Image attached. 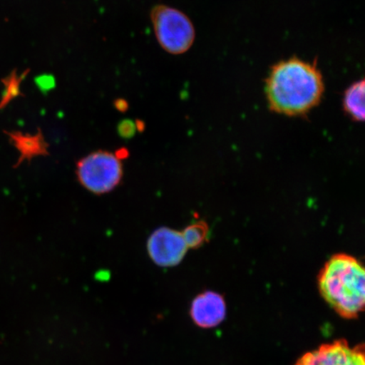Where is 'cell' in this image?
Wrapping results in <instances>:
<instances>
[{"instance_id": "obj_1", "label": "cell", "mask_w": 365, "mask_h": 365, "mask_svg": "<svg viewBox=\"0 0 365 365\" xmlns=\"http://www.w3.org/2000/svg\"><path fill=\"white\" fill-rule=\"evenodd\" d=\"M325 85L316 63L299 58L274 65L264 91L271 111L289 117H304L322 102Z\"/></svg>"}, {"instance_id": "obj_2", "label": "cell", "mask_w": 365, "mask_h": 365, "mask_svg": "<svg viewBox=\"0 0 365 365\" xmlns=\"http://www.w3.org/2000/svg\"><path fill=\"white\" fill-rule=\"evenodd\" d=\"M319 294L341 317L357 318L365 304V270L353 255L337 253L318 275Z\"/></svg>"}, {"instance_id": "obj_3", "label": "cell", "mask_w": 365, "mask_h": 365, "mask_svg": "<svg viewBox=\"0 0 365 365\" xmlns=\"http://www.w3.org/2000/svg\"><path fill=\"white\" fill-rule=\"evenodd\" d=\"M154 34L161 48L173 56L188 52L195 39L192 21L184 12L164 4L150 11Z\"/></svg>"}, {"instance_id": "obj_4", "label": "cell", "mask_w": 365, "mask_h": 365, "mask_svg": "<svg viewBox=\"0 0 365 365\" xmlns=\"http://www.w3.org/2000/svg\"><path fill=\"white\" fill-rule=\"evenodd\" d=\"M76 175L82 186L91 192L96 195L110 192L122 180L121 160L115 153L97 150L77 163Z\"/></svg>"}, {"instance_id": "obj_5", "label": "cell", "mask_w": 365, "mask_h": 365, "mask_svg": "<svg viewBox=\"0 0 365 365\" xmlns=\"http://www.w3.org/2000/svg\"><path fill=\"white\" fill-rule=\"evenodd\" d=\"M187 245L182 232L170 227H160L155 230L148 242L149 257L162 267H172L179 264L187 253Z\"/></svg>"}, {"instance_id": "obj_6", "label": "cell", "mask_w": 365, "mask_h": 365, "mask_svg": "<svg viewBox=\"0 0 365 365\" xmlns=\"http://www.w3.org/2000/svg\"><path fill=\"white\" fill-rule=\"evenodd\" d=\"M295 365H365L364 346L350 348L344 339L304 354Z\"/></svg>"}, {"instance_id": "obj_7", "label": "cell", "mask_w": 365, "mask_h": 365, "mask_svg": "<svg viewBox=\"0 0 365 365\" xmlns=\"http://www.w3.org/2000/svg\"><path fill=\"white\" fill-rule=\"evenodd\" d=\"M226 303L215 292L207 291L195 297L190 307V317L196 325L211 328L220 324L226 317Z\"/></svg>"}, {"instance_id": "obj_8", "label": "cell", "mask_w": 365, "mask_h": 365, "mask_svg": "<svg viewBox=\"0 0 365 365\" xmlns=\"http://www.w3.org/2000/svg\"><path fill=\"white\" fill-rule=\"evenodd\" d=\"M11 143L19 153V158L15 168L24 161L31 162L35 158L46 157L49 155V145L44 138L42 130L36 134H26L20 131L6 132Z\"/></svg>"}, {"instance_id": "obj_9", "label": "cell", "mask_w": 365, "mask_h": 365, "mask_svg": "<svg viewBox=\"0 0 365 365\" xmlns=\"http://www.w3.org/2000/svg\"><path fill=\"white\" fill-rule=\"evenodd\" d=\"M364 79L354 82L346 88L342 98V108L354 122L364 121Z\"/></svg>"}, {"instance_id": "obj_10", "label": "cell", "mask_w": 365, "mask_h": 365, "mask_svg": "<svg viewBox=\"0 0 365 365\" xmlns=\"http://www.w3.org/2000/svg\"><path fill=\"white\" fill-rule=\"evenodd\" d=\"M181 232L187 247L195 250L202 247L208 241L210 227L207 222L197 221L186 227Z\"/></svg>"}, {"instance_id": "obj_11", "label": "cell", "mask_w": 365, "mask_h": 365, "mask_svg": "<svg viewBox=\"0 0 365 365\" xmlns=\"http://www.w3.org/2000/svg\"><path fill=\"white\" fill-rule=\"evenodd\" d=\"M21 80L22 77L18 76L17 74L12 75L10 78L7 80L6 97L4 98L2 103L6 104L20 93V85Z\"/></svg>"}, {"instance_id": "obj_12", "label": "cell", "mask_w": 365, "mask_h": 365, "mask_svg": "<svg viewBox=\"0 0 365 365\" xmlns=\"http://www.w3.org/2000/svg\"><path fill=\"white\" fill-rule=\"evenodd\" d=\"M118 134L124 138H130L135 133L136 125L130 120L122 121L118 127Z\"/></svg>"}, {"instance_id": "obj_13", "label": "cell", "mask_w": 365, "mask_h": 365, "mask_svg": "<svg viewBox=\"0 0 365 365\" xmlns=\"http://www.w3.org/2000/svg\"><path fill=\"white\" fill-rule=\"evenodd\" d=\"M115 107L118 109V110L124 112L128 108V103L125 101H124V100H117V101L115 102Z\"/></svg>"}]
</instances>
